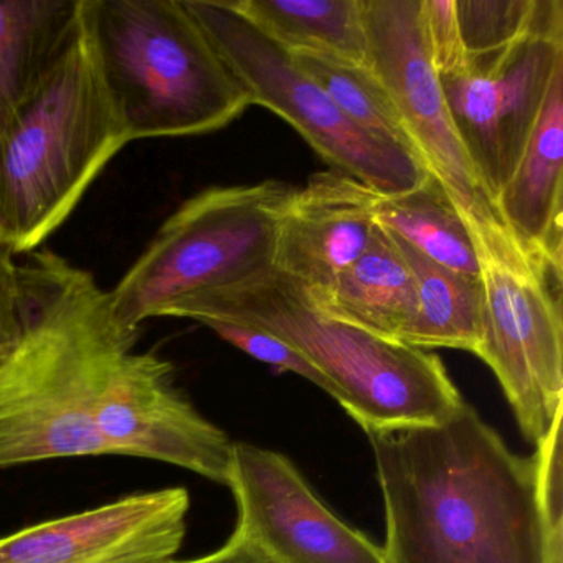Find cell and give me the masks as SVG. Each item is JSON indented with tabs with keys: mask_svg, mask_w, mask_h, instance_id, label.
<instances>
[{
	"mask_svg": "<svg viewBox=\"0 0 563 563\" xmlns=\"http://www.w3.org/2000/svg\"><path fill=\"white\" fill-rule=\"evenodd\" d=\"M384 493L385 563H563L532 457L463 401L438 423L367 433Z\"/></svg>",
	"mask_w": 563,
	"mask_h": 563,
	"instance_id": "6da1fadb",
	"label": "cell"
},
{
	"mask_svg": "<svg viewBox=\"0 0 563 563\" xmlns=\"http://www.w3.org/2000/svg\"><path fill=\"white\" fill-rule=\"evenodd\" d=\"M140 341L93 275L42 250L21 265V334L0 355V470L111 456L95 405L111 358Z\"/></svg>",
	"mask_w": 563,
	"mask_h": 563,
	"instance_id": "7a4b0ae2",
	"label": "cell"
},
{
	"mask_svg": "<svg viewBox=\"0 0 563 563\" xmlns=\"http://www.w3.org/2000/svg\"><path fill=\"white\" fill-rule=\"evenodd\" d=\"M164 318L235 322L288 342L332 382L339 404L367 433L438 423L464 401L440 357L332 318L306 286L276 269L180 299Z\"/></svg>",
	"mask_w": 563,
	"mask_h": 563,
	"instance_id": "3957f363",
	"label": "cell"
},
{
	"mask_svg": "<svg viewBox=\"0 0 563 563\" xmlns=\"http://www.w3.org/2000/svg\"><path fill=\"white\" fill-rule=\"evenodd\" d=\"M130 143L81 11L74 37L0 143V246L12 256L37 252Z\"/></svg>",
	"mask_w": 563,
	"mask_h": 563,
	"instance_id": "277c9868",
	"label": "cell"
},
{
	"mask_svg": "<svg viewBox=\"0 0 563 563\" xmlns=\"http://www.w3.org/2000/svg\"><path fill=\"white\" fill-rule=\"evenodd\" d=\"M81 11L131 143L213 133L253 107L184 0H84Z\"/></svg>",
	"mask_w": 563,
	"mask_h": 563,
	"instance_id": "5b68a950",
	"label": "cell"
},
{
	"mask_svg": "<svg viewBox=\"0 0 563 563\" xmlns=\"http://www.w3.org/2000/svg\"><path fill=\"white\" fill-rule=\"evenodd\" d=\"M292 190L279 180H263L190 197L111 289L114 319L140 331L180 299L275 269L279 219Z\"/></svg>",
	"mask_w": 563,
	"mask_h": 563,
	"instance_id": "8992f818",
	"label": "cell"
},
{
	"mask_svg": "<svg viewBox=\"0 0 563 563\" xmlns=\"http://www.w3.org/2000/svg\"><path fill=\"white\" fill-rule=\"evenodd\" d=\"M184 5L249 91L252 104L291 124L335 170L385 197L410 192L430 176L417 157L347 120L289 51L263 34L232 2L184 0Z\"/></svg>",
	"mask_w": 563,
	"mask_h": 563,
	"instance_id": "52a82bcc",
	"label": "cell"
},
{
	"mask_svg": "<svg viewBox=\"0 0 563 563\" xmlns=\"http://www.w3.org/2000/svg\"><path fill=\"white\" fill-rule=\"evenodd\" d=\"M362 11L368 67L394 98L421 163L466 220L479 255L529 258L507 230L457 136L431 64L421 0H362Z\"/></svg>",
	"mask_w": 563,
	"mask_h": 563,
	"instance_id": "ba28073f",
	"label": "cell"
},
{
	"mask_svg": "<svg viewBox=\"0 0 563 563\" xmlns=\"http://www.w3.org/2000/svg\"><path fill=\"white\" fill-rule=\"evenodd\" d=\"M477 357L499 380L527 440L539 444L563 415L562 268L545 260L481 256Z\"/></svg>",
	"mask_w": 563,
	"mask_h": 563,
	"instance_id": "9c48e42d",
	"label": "cell"
},
{
	"mask_svg": "<svg viewBox=\"0 0 563 563\" xmlns=\"http://www.w3.org/2000/svg\"><path fill=\"white\" fill-rule=\"evenodd\" d=\"M136 345L111 358L95 405L111 456L161 461L229 486L232 441L187 400L174 365Z\"/></svg>",
	"mask_w": 563,
	"mask_h": 563,
	"instance_id": "30bf717a",
	"label": "cell"
},
{
	"mask_svg": "<svg viewBox=\"0 0 563 563\" xmlns=\"http://www.w3.org/2000/svg\"><path fill=\"white\" fill-rule=\"evenodd\" d=\"M560 67L563 37L529 35L471 60L464 74L440 78L457 136L494 203L522 157Z\"/></svg>",
	"mask_w": 563,
	"mask_h": 563,
	"instance_id": "8fae6325",
	"label": "cell"
},
{
	"mask_svg": "<svg viewBox=\"0 0 563 563\" xmlns=\"http://www.w3.org/2000/svg\"><path fill=\"white\" fill-rule=\"evenodd\" d=\"M229 487L236 529L276 563H385L384 550L338 519L276 451L233 443Z\"/></svg>",
	"mask_w": 563,
	"mask_h": 563,
	"instance_id": "7c38bea8",
	"label": "cell"
},
{
	"mask_svg": "<svg viewBox=\"0 0 563 563\" xmlns=\"http://www.w3.org/2000/svg\"><path fill=\"white\" fill-rule=\"evenodd\" d=\"M186 487L130 494L0 537V563H164L183 547Z\"/></svg>",
	"mask_w": 563,
	"mask_h": 563,
	"instance_id": "4fadbf2b",
	"label": "cell"
},
{
	"mask_svg": "<svg viewBox=\"0 0 563 563\" xmlns=\"http://www.w3.org/2000/svg\"><path fill=\"white\" fill-rule=\"evenodd\" d=\"M380 194L332 169L295 189L279 219L275 269L321 295L354 265L377 229Z\"/></svg>",
	"mask_w": 563,
	"mask_h": 563,
	"instance_id": "5bb4252c",
	"label": "cell"
},
{
	"mask_svg": "<svg viewBox=\"0 0 563 563\" xmlns=\"http://www.w3.org/2000/svg\"><path fill=\"white\" fill-rule=\"evenodd\" d=\"M563 67L553 75L539 121L496 206L517 245L563 265Z\"/></svg>",
	"mask_w": 563,
	"mask_h": 563,
	"instance_id": "9a60e30c",
	"label": "cell"
},
{
	"mask_svg": "<svg viewBox=\"0 0 563 563\" xmlns=\"http://www.w3.org/2000/svg\"><path fill=\"white\" fill-rule=\"evenodd\" d=\"M81 0H0V143L80 21Z\"/></svg>",
	"mask_w": 563,
	"mask_h": 563,
	"instance_id": "2e32d148",
	"label": "cell"
},
{
	"mask_svg": "<svg viewBox=\"0 0 563 563\" xmlns=\"http://www.w3.org/2000/svg\"><path fill=\"white\" fill-rule=\"evenodd\" d=\"M311 296L332 318L398 344L417 314L413 275L397 243L380 225L364 255L324 292Z\"/></svg>",
	"mask_w": 563,
	"mask_h": 563,
	"instance_id": "e0dca14e",
	"label": "cell"
},
{
	"mask_svg": "<svg viewBox=\"0 0 563 563\" xmlns=\"http://www.w3.org/2000/svg\"><path fill=\"white\" fill-rule=\"evenodd\" d=\"M391 235V233H390ZM417 286V314L401 344L476 354L483 328V279L451 272L391 235Z\"/></svg>",
	"mask_w": 563,
	"mask_h": 563,
	"instance_id": "ac0fdd59",
	"label": "cell"
},
{
	"mask_svg": "<svg viewBox=\"0 0 563 563\" xmlns=\"http://www.w3.org/2000/svg\"><path fill=\"white\" fill-rule=\"evenodd\" d=\"M377 223L437 265L481 278L483 265L473 233L440 180L431 174L410 192L382 196Z\"/></svg>",
	"mask_w": 563,
	"mask_h": 563,
	"instance_id": "d6986e66",
	"label": "cell"
},
{
	"mask_svg": "<svg viewBox=\"0 0 563 563\" xmlns=\"http://www.w3.org/2000/svg\"><path fill=\"white\" fill-rule=\"evenodd\" d=\"M232 4L286 51H319L368 65L362 0H235Z\"/></svg>",
	"mask_w": 563,
	"mask_h": 563,
	"instance_id": "ffe728a7",
	"label": "cell"
},
{
	"mask_svg": "<svg viewBox=\"0 0 563 563\" xmlns=\"http://www.w3.org/2000/svg\"><path fill=\"white\" fill-rule=\"evenodd\" d=\"M289 54L355 126L382 143L407 151L421 163L394 98L368 65L355 64L328 52Z\"/></svg>",
	"mask_w": 563,
	"mask_h": 563,
	"instance_id": "44dd1931",
	"label": "cell"
},
{
	"mask_svg": "<svg viewBox=\"0 0 563 563\" xmlns=\"http://www.w3.org/2000/svg\"><path fill=\"white\" fill-rule=\"evenodd\" d=\"M467 64L529 35L563 37L562 0H454Z\"/></svg>",
	"mask_w": 563,
	"mask_h": 563,
	"instance_id": "7402d4cb",
	"label": "cell"
},
{
	"mask_svg": "<svg viewBox=\"0 0 563 563\" xmlns=\"http://www.w3.org/2000/svg\"><path fill=\"white\" fill-rule=\"evenodd\" d=\"M203 325L212 329L223 341L242 349L256 361L298 374L299 377H305L306 380L312 382L322 390L328 391L335 400H341V395L332 382L322 375L301 352L296 351L288 342L282 341L276 335L268 334L258 328L235 324V322L209 321Z\"/></svg>",
	"mask_w": 563,
	"mask_h": 563,
	"instance_id": "603a6c76",
	"label": "cell"
},
{
	"mask_svg": "<svg viewBox=\"0 0 563 563\" xmlns=\"http://www.w3.org/2000/svg\"><path fill=\"white\" fill-rule=\"evenodd\" d=\"M562 417L553 421L533 454L537 493L550 537L563 547Z\"/></svg>",
	"mask_w": 563,
	"mask_h": 563,
	"instance_id": "cb8c5ba5",
	"label": "cell"
},
{
	"mask_svg": "<svg viewBox=\"0 0 563 563\" xmlns=\"http://www.w3.org/2000/svg\"><path fill=\"white\" fill-rule=\"evenodd\" d=\"M424 37L438 77H454L467 70V57L457 27L454 0H421Z\"/></svg>",
	"mask_w": 563,
	"mask_h": 563,
	"instance_id": "d4e9b609",
	"label": "cell"
},
{
	"mask_svg": "<svg viewBox=\"0 0 563 563\" xmlns=\"http://www.w3.org/2000/svg\"><path fill=\"white\" fill-rule=\"evenodd\" d=\"M21 334V265L0 246V351Z\"/></svg>",
	"mask_w": 563,
	"mask_h": 563,
	"instance_id": "484cf974",
	"label": "cell"
},
{
	"mask_svg": "<svg viewBox=\"0 0 563 563\" xmlns=\"http://www.w3.org/2000/svg\"><path fill=\"white\" fill-rule=\"evenodd\" d=\"M164 563H276L242 530L235 529L225 545L206 556L192 560H167Z\"/></svg>",
	"mask_w": 563,
	"mask_h": 563,
	"instance_id": "4316f807",
	"label": "cell"
},
{
	"mask_svg": "<svg viewBox=\"0 0 563 563\" xmlns=\"http://www.w3.org/2000/svg\"><path fill=\"white\" fill-rule=\"evenodd\" d=\"M4 351H5V349H4ZM4 351H0V355L4 354Z\"/></svg>",
	"mask_w": 563,
	"mask_h": 563,
	"instance_id": "83f0119b",
	"label": "cell"
}]
</instances>
